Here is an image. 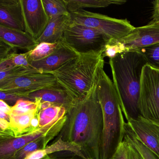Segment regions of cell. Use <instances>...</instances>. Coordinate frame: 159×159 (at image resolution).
<instances>
[{
    "instance_id": "1",
    "label": "cell",
    "mask_w": 159,
    "mask_h": 159,
    "mask_svg": "<svg viewBox=\"0 0 159 159\" xmlns=\"http://www.w3.org/2000/svg\"><path fill=\"white\" fill-rule=\"evenodd\" d=\"M67 112L60 138L80 146L87 159H101L103 113L96 84L85 97L75 100Z\"/></svg>"
},
{
    "instance_id": "2",
    "label": "cell",
    "mask_w": 159,
    "mask_h": 159,
    "mask_svg": "<svg viewBox=\"0 0 159 159\" xmlns=\"http://www.w3.org/2000/svg\"><path fill=\"white\" fill-rule=\"evenodd\" d=\"M112 82L123 109L125 119L140 115L139 99L143 69L147 62L135 51L122 52L109 59Z\"/></svg>"
},
{
    "instance_id": "3",
    "label": "cell",
    "mask_w": 159,
    "mask_h": 159,
    "mask_svg": "<svg viewBox=\"0 0 159 159\" xmlns=\"http://www.w3.org/2000/svg\"><path fill=\"white\" fill-rule=\"evenodd\" d=\"M96 89L103 113L101 159H110L124 140L126 119L113 82L104 68L98 74Z\"/></svg>"
},
{
    "instance_id": "4",
    "label": "cell",
    "mask_w": 159,
    "mask_h": 159,
    "mask_svg": "<svg viewBox=\"0 0 159 159\" xmlns=\"http://www.w3.org/2000/svg\"><path fill=\"white\" fill-rule=\"evenodd\" d=\"M103 54L79 55L50 73L74 101L81 99L96 84L100 70L104 66Z\"/></svg>"
},
{
    "instance_id": "5",
    "label": "cell",
    "mask_w": 159,
    "mask_h": 159,
    "mask_svg": "<svg viewBox=\"0 0 159 159\" xmlns=\"http://www.w3.org/2000/svg\"><path fill=\"white\" fill-rule=\"evenodd\" d=\"M110 39L102 32L83 25L71 23L62 41L79 55L103 53Z\"/></svg>"
},
{
    "instance_id": "6",
    "label": "cell",
    "mask_w": 159,
    "mask_h": 159,
    "mask_svg": "<svg viewBox=\"0 0 159 159\" xmlns=\"http://www.w3.org/2000/svg\"><path fill=\"white\" fill-rule=\"evenodd\" d=\"M159 43V22L135 27L122 39L110 40L103 52V57L111 58L122 52L136 51Z\"/></svg>"
},
{
    "instance_id": "7",
    "label": "cell",
    "mask_w": 159,
    "mask_h": 159,
    "mask_svg": "<svg viewBox=\"0 0 159 159\" xmlns=\"http://www.w3.org/2000/svg\"><path fill=\"white\" fill-rule=\"evenodd\" d=\"M70 15L71 23L98 30L108 37L111 40L122 39L135 28L127 19L112 18L84 9L71 13Z\"/></svg>"
},
{
    "instance_id": "8",
    "label": "cell",
    "mask_w": 159,
    "mask_h": 159,
    "mask_svg": "<svg viewBox=\"0 0 159 159\" xmlns=\"http://www.w3.org/2000/svg\"><path fill=\"white\" fill-rule=\"evenodd\" d=\"M139 107L140 115L159 123V70L148 65L142 72Z\"/></svg>"
},
{
    "instance_id": "9",
    "label": "cell",
    "mask_w": 159,
    "mask_h": 159,
    "mask_svg": "<svg viewBox=\"0 0 159 159\" xmlns=\"http://www.w3.org/2000/svg\"><path fill=\"white\" fill-rule=\"evenodd\" d=\"M58 86L60 85L52 74L36 73L17 78L1 86L0 91L13 92L23 97L25 94Z\"/></svg>"
},
{
    "instance_id": "10",
    "label": "cell",
    "mask_w": 159,
    "mask_h": 159,
    "mask_svg": "<svg viewBox=\"0 0 159 159\" xmlns=\"http://www.w3.org/2000/svg\"><path fill=\"white\" fill-rule=\"evenodd\" d=\"M26 32L38 40L44 32L50 19L42 0H21Z\"/></svg>"
},
{
    "instance_id": "11",
    "label": "cell",
    "mask_w": 159,
    "mask_h": 159,
    "mask_svg": "<svg viewBox=\"0 0 159 159\" xmlns=\"http://www.w3.org/2000/svg\"><path fill=\"white\" fill-rule=\"evenodd\" d=\"M64 118L53 122L44 127H39L28 134L1 141L0 144L1 159H7L28 143L45 137L52 130H54L56 126L62 122L65 119Z\"/></svg>"
},
{
    "instance_id": "12",
    "label": "cell",
    "mask_w": 159,
    "mask_h": 159,
    "mask_svg": "<svg viewBox=\"0 0 159 159\" xmlns=\"http://www.w3.org/2000/svg\"><path fill=\"white\" fill-rule=\"evenodd\" d=\"M126 121L139 139L159 157V123L141 115Z\"/></svg>"
},
{
    "instance_id": "13",
    "label": "cell",
    "mask_w": 159,
    "mask_h": 159,
    "mask_svg": "<svg viewBox=\"0 0 159 159\" xmlns=\"http://www.w3.org/2000/svg\"><path fill=\"white\" fill-rule=\"evenodd\" d=\"M79 55L62 41L60 45L52 54L42 60L32 61L30 66L39 73H50Z\"/></svg>"
},
{
    "instance_id": "14",
    "label": "cell",
    "mask_w": 159,
    "mask_h": 159,
    "mask_svg": "<svg viewBox=\"0 0 159 159\" xmlns=\"http://www.w3.org/2000/svg\"><path fill=\"white\" fill-rule=\"evenodd\" d=\"M0 25L26 32L21 0H0Z\"/></svg>"
},
{
    "instance_id": "15",
    "label": "cell",
    "mask_w": 159,
    "mask_h": 159,
    "mask_svg": "<svg viewBox=\"0 0 159 159\" xmlns=\"http://www.w3.org/2000/svg\"><path fill=\"white\" fill-rule=\"evenodd\" d=\"M27 100L38 101L40 103L47 102L54 105L63 106L67 111L74 100L61 86L45 88L23 95Z\"/></svg>"
},
{
    "instance_id": "16",
    "label": "cell",
    "mask_w": 159,
    "mask_h": 159,
    "mask_svg": "<svg viewBox=\"0 0 159 159\" xmlns=\"http://www.w3.org/2000/svg\"><path fill=\"white\" fill-rule=\"evenodd\" d=\"M0 40L15 49L30 51L39 44L37 40L25 31H20L0 25Z\"/></svg>"
},
{
    "instance_id": "17",
    "label": "cell",
    "mask_w": 159,
    "mask_h": 159,
    "mask_svg": "<svg viewBox=\"0 0 159 159\" xmlns=\"http://www.w3.org/2000/svg\"><path fill=\"white\" fill-rule=\"evenodd\" d=\"M70 23V14L50 19L44 32L37 41L39 43L43 42L53 43L62 41L64 33Z\"/></svg>"
},
{
    "instance_id": "18",
    "label": "cell",
    "mask_w": 159,
    "mask_h": 159,
    "mask_svg": "<svg viewBox=\"0 0 159 159\" xmlns=\"http://www.w3.org/2000/svg\"><path fill=\"white\" fill-rule=\"evenodd\" d=\"M61 151L70 152L83 159H88L80 146L73 142L65 141L61 138L49 147L32 152L25 159H42L49 154Z\"/></svg>"
},
{
    "instance_id": "19",
    "label": "cell",
    "mask_w": 159,
    "mask_h": 159,
    "mask_svg": "<svg viewBox=\"0 0 159 159\" xmlns=\"http://www.w3.org/2000/svg\"><path fill=\"white\" fill-rule=\"evenodd\" d=\"M70 13L84 8H106L110 5H122L126 2L123 0H65Z\"/></svg>"
},
{
    "instance_id": "20",
    "label": "cell",
    "mask_w": 159,
    "mask_h": 159,
    "mask_svg": "<svg viewBox=\"0 0 159 159\" xmlns=\"http://www.w3.org/2000/svg\"><path fill=\"white\" fill-rule=\"evenodd\" d=\"M39 127H44L53 122L61 120L67 112L65 107L53 104L45 108H39Z\"/></svg>"
},
{
    "instance_id": "21",
    "label": "cell",
    "mask_w": 159,
    "mask_h": 159,
    "mask_svg": "<svg viewBox=\"0 0 159 159\" xmlns=\"http://www.w3.org/2000/svg\"><path fill=\"white\" fill-rule=\"evenodd\" d=\"M125 141L134 146L144 159H159V157L151 150L145 146L137 136L127 122L125 125L124 139Z\"/></svg>"
},
{
    "instance_id": "22",
    "label": "cell",
    "mask_w": 159,
    "mask_h": 159,
    "mask_svg": "<svg viewBox=\"0 0 159 159\" xmlns=\"http://www.w3.org/2000/svg\"><path fill=\"white\" fill-rule=\"evenodd\" d=\"M30 63L29 51L24 53H14L0 60V71L8 70L15 67H30Z\"/></svg>"
},
{
    "instance_id": "23",
    "label": "cell",
    "mask_w": 159,
    "mask_h": 159,
    "mask_svg": "<svg viewBox=\"0 0 159 159\" xmlns=\"http://www.w3.org/2000/svg\"><path fill=\"white\" fill-rule=\"evenodd\" d=\"M36 73L39 72L31 66L15 67L8 70L0 71V87L22 76Z\"/></svg>"
},
{
    "instance_id": "24",
    "label": "cell",
    "mask_w": 159,
    "mask_h": 159,
    "mask_svg": "<svg viewBox=\"0 0 159 159\" xmlns=\"http://www.w3.org/2000/svg\"><path fill=\"white\" fill-rule=\"evenodd\" d=\"M49 19L70 14L67 9L65 0H42Z\"/></svg>"
},
{
    "instance_id": "25",
    "label": "cell",
    "mask_w": 159,
    "mask_h": 159,
    "mask_svg": "<svg viewBox=\"0 0 159 159\" xmlns=\"http://www.w3.org/2000/svg\"><path fill=\"white\" fill-rule=\"evenodd\" d=\"M62 41L56 43H41L37 47L29 51L30 61H37L42 60L52 54L60 45Z\"/></svg>"
},
{
    "instance_id": "26",
    "label": "cell",
    "mask_w": 159,
    "mask_h": 159,
    "mask_svg": "<svg viewBox=\"0 0 159 159\" xmlns=\"http://www.w3.org/2000/svg\"><path fill=\"white\" fill-rule=\"evenodd\" d=\"M135 51L142 54L147 65L159 70V43Z\"/></svg>"
},
{
    "instance_id": "27",
    "label": "cell",
    "mask_w": 159,
    "mask_h": 159,
    "mask_svg": "<svg viewBox=\"0 0 159 159\" xmlns=\"http://www.w3.org/2000/svg\"><path fill=\"white\" fill-rule=\"evenodd\" d=\"M37 111H31L22 115H10V126L18 132H22L31 126V121L35 118Z\"/></svg>"
},
{
    "instance_id": "28",
    "label": "cell",
    "mask_w": 159,
    "mask_h": 159,
    "mask_svg": "<svg viewBox=\"0 0 159 159\" xmlns=\"http://www.w3.org/2000/svg\"><path fill=\"white\" fill-rule=\"evenodd\" d=\"M40 102L27 99H20L11 107L10 115H19L37 111L39 110Z\"/></svg>"
},
{
    "instance_id": "29",
    "label": "cell",
    "mask_w": 159,
    "mask_h": 159,
    "mask_svg": "<svg viewBox=\"0 0 159 159\" xmlns=\"http://www.w3.org/2000/svg\"><path fill=\"white\" fill-rule=\"evenodd\" d=\"M42 139L43 138L40 139L39 140L38 139V141L37 140L27 144L26 146L17 151L13 154V159H25L32 152L41 149L40 148V145Z\"/></svg>"
},
{
    "instance_id": "30",
    "label": "cell",
    "mask_w": 159,
    "mask_h": 159,
    "mask_svg": "<svg viewBox=\"0 0 159 159\" xmlns=\"http://www.w3.org/2000/svg\"><path fill=\"white\" fill-rule=\"evenodd\" d=\"M128 143L124 139L110 159H127Z\"/></svg>"
},
{
    "instance_id": "31",
    "label": "cell",
    "mask_w": 159,
    "mask_h": 159,
    "mask_svg": "<svg viewBox=\"0 0 159 159\" xmlns=\"http://www.w3.org/2000/svg\"><path fill=\"white\" fill-rule=\"evenodd\" d=\"M0 98L1 100H3L7 104L8 103H12L14 105L20 99H25L16 93L1 91H0Z\"/></svg>"
},
{
    "instance_id": "32",
    "label": "cell",
    "mask_w": 159,
    "mask_h": 159,
    "mask_svg": "<svg viewBox=\"0 0 159 159\" xmlns=\"http://www.w3.org/2000/svg\"><path fill=\"white\" fill-rule=\"evenodd\" d=\"M16 49L0 40V60L8 57L12 54L16 52Z\"/></svg>"
},
{
    "instance_id": "33",
    "label": "cell",
    "mask_w": 159,
    "mask_h": 159,
    "mask_svg": "<svg viewBox=\"0 0 159 159\" xmlns=\"http://www.w3.org/2000/svg\"><path fill=\"white\" fill-rule=\"evenodd\" d=\"M128 144L127 159H144L142 155L134 148L133 145L129 143H128Z\"/></svg>"
},
{
    "instance_id": "34",
    "label": "cell",
    "mask_w": 159,
    "mask_h": 159,
    "mask_svg": "<svg viewBox=\"0 0 159 159\" xmlns=\"http://www.w3.org/2000/svg\"><path fill=\"white\" fill-rule=\"evenodd\" d=\"M153 5L152 21L153 22H159V0H155L152 2Z\"/></svg>"
},
{
    "instance_id": "35",
    "label": "cell",
    "mask_w": 159,
    "mask_h": 159,
    "mask_svg": "<svg viewBox=\"0 0 159 159\" xmlns=\"http://www.w3.org/2000/svg\"><path fill=\"white\" fill-rule=\"evenodd\" d=\"M0 111L10 115L11 111V107L5 101L0 100Z\"/></svg>"
},
{
    "instance_id": "36",
    "label": "cell",
    "mask_w": 159,
    "mask_h": 159,
    "mask_svg": "<svg viewBox=\"0 0 159 159\" xmlns=\"http://www.w3.org/2000/svg\"><path fill=\"white\" fill-rule=\"evenodd\" d=\"M10 126V122L6 120H0V127L2 130H5Z\"/></svg>"
},
{
    "instance_id": "37",
    "label": "cell",
    "mask_w": 159,
    "mask_h": 159,
    "mask_svg": "<svg viewBox=\"0 0 159 159\" xmlns=\"http://www.w3.org/2000/svg\"><path fill=\"white\" fill-rule=\"evenodd\" d=\"M0 119H3V120H6L10 122V115L7 113H5L3 111H0Z\"/></svg>"
},
{
    "instance_id": "38",
    "label": "cell",
    "mask_w": 159,
    "mask_h": 159,
    "mask_svg": "<svg viewBox=\"0 0 159 159\" xmlns=\"http://www.w3.org/2000/svg\"><path fill=\"white\" fill-rule=\"evenodd\" d=\"M39 118L35 117L32 119L31 122V126L34 127H37V126H39Z\"/></svg>"
},
{
    "instance_id": "39",
    "label": "cell",
    "mask_w": 159,
    "mask_h": 159,
    "mask_svg": "<svg viewBox=\"0 0 159 159\" xmlns=\"http://www.w3.org/2000/svg\"><path fill=\"white\" fill-rule=\"evenodd\" d=\"M84 159L83 158H81V157H79L78 156V157H70V158H51V157H49V156H46V157L43 158V159Z\"/></svg>"
}]
</instances>
